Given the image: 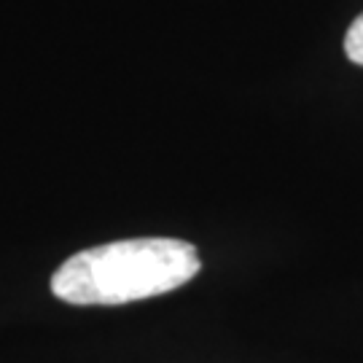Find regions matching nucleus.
Instances as JSON below:
<instances>
[{
  "label": "nucleus",
  "mask_w": 363,
  "mask_h": 363,
  "mask_svg": "<svg viewBox=\"0 0 363 363\" xmlns=\"http://www.w3.org/2000/svg\"><path fill=\"white\" fill-rule=\"evenodd\" d=\"M345 54L350 57V62L363 65V13L352 22L345 35Z\"/></svg>",
  "instance_id": "f03ea898"
},
{
  "label": "nucleus",
  "mask_w": 363,
  "mask_h": 363,
  "mask_svg": "<svg viewBox=\"0 0 363 363\" xmlns=\"http://www.w3.org/2000/svg\"><path fill=\"white\" fill-rule=\"evenodd\" d=\"M199 269V253L186 240H118L70 256L54 272L52 294L76 307H116L169 294Z\"/></svg>",
  "instance_id": "f257e3e1"
}]
</instances>
